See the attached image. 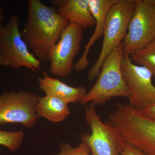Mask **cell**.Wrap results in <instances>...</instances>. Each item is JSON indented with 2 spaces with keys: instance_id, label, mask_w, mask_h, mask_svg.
<instances>
[{
  "instance_id": "9",
  "label": "cell",
  "mask_w": 155,
  "mask_h": 155,
  "mask_svg": "<svg viewBox=\"0 0 155 155\" xmlns=\"http://www.w3.org/2000/svg\"><path fill=\"white\" fill-rule=\"evenodd\" d=\"M83 38V29L77 24L69 23L50 55V72L58 77H68L74 68V58L79 53Z\"/></svg>"
},
{
  "instance_id": "21",
  "label": "cell",
  "mask_w": 155,
  "mask_h": 155,
  "mask_svg": "<svg viewBox=\"0 0 155 155\" xmlns=\"http://www.w3.org/2000/svg\"><path fill=\"white\" fill-rule=\"evenodd\" d=\"M151 2L155 5V0H151Z\"/></svg>"
},
{
  "instance_id": "2",
  "label": "cell",
  "mask_w": 155,
  "mask_h": 155,
  "mask_svg": "<svg viewBox=\"0 0 155 155\" xmlns=\"http://www.w3.org/2000/svg\"><path fill=\"white\" fill-rule=\"evenodd\" d=\"M107 121L118 131L123 141L146 155H155V120L129 104L119 103Z\"/></svg>"
},
{
  "instance_id": "17",
  "label": "cell",
  "mask_w": 155,
  "mask_h": 155,
  "mask_svg": "<svg viewBox=\"0 0 155 155\" xmlns=\"http://www.w3.org/2000/svg\"><path fill=\"white\" fill-rule=\"evenodd\" d=\"M59 147L60 152L57 155H91L88 145L83 141L76 147L72 146L68 143H61Z\"/></svg>"
},
{
  "instance_id": "16",
  "label": "cell",
  "mask_w": 155,
  "mask_h": 155,
  "mask_svg": "<svg viewBox=\"0 0 155 155\" xmlns=\"http://www.w3.org/2000/svg\"><path fill=\"white\" fill-rule=\"evenodd\" d=\"M24 137L25 134L22 130H0V145L6 147L11 151H16L22 144Z\"/></svg>"
},
{
  "instance_id": "3",
  "label": "cell",
  "mask_w": 155,
  "mask_h": 155,
  "mask_svg": "<svg viewBox=\"0 0 155 155\" xmlns=\"http://www.w3.org/2000/svg\"><path fill=\"white\" fill-rule=\"evenodd\" d=\"M123 46L122 42L106 58L96 82L79 101L81 105L90 103L95 107L116 97L129 98L130 93L121 68Z\"/></svg>"
},
{
  "instance_id": "11",
  "label": "cell",
  "mask_w": 155,
  "mask_h": 155,
  "mask_svg": "<svg viewBox=\"0 0 155 155\" xmlns=\"http://www.w3.org/2000/svg\"><path fill=\"white\" fill-rule=\"evenodd\" d=\"M118 0H88L92 14L95 20V28L88 42L84 47V51L78 61L74 64V68L78 71L84 70L88 67V55L90 50L95 43L102 36L106 16L112 6Z\"/></svg>"
},
{
  "instance_id": "1",
  "label": "cell",
  "mask_w": 155,
  "mask_h": 155,
  "mask_svg": "<svg viewBox=\"0 0 155 155\" xmlns=\"http://www.w3.org/2000/svg\"><path fill=\"white\" fill-rule=\"evenodd\" d=\"M27 9V18L21 30L22 38L38 60L49 61L53 49L69 22L54 6L39 0H29Z\"/></svg>"
},
{
  "instance_id": "6",
  "label": "cell",
  "mask_w": 155,
  "mask_h": 155,
  "mask_svg": "<svg viewBox=\"0 0 155 155\" xmlns=\"http://www.w3.org/2000/svg\"><path fill=\"white\" fill-rule=\"evenodd\" d=\"M85 119L91 132L82 133L81 138L88 145L91 155H121L122 137L107 121H102L91 104L85 108Z\"/></svg>"
},
{
  "instance_id": "7",
  "label": "cell",
  "mask_w": 155,
  "mask_h": 155,
  "mask_svg": "<svg viewBox=\"0 0 155 155\" xmlns=\"http://www.w3.org/2000/svg\"><path fill=\"white\" fill-rule=\"evenodd\" d=\"M155 40V5L151 0H136L135 11L123 41L124 54L141 49Z\"/></svg>"
},
{
  "instance_id": "10",
  "label": "cell",
  "mask_w": 155,
  "mask_h": 155,
  "mask_svg": "<svg viewBox=\"0 0 155 155\" xmlns=\"http://www.w3.org/2000/svg\"><path fill=\"white\" fill-rule=\"evenodd\" d=\"M121 68L123 78L130 93L129 104L139 110L155 103V86L151 72L134 64L130 57L124 54Z\"/></svg>"
},
{
  "instance_id": "14",
  "label": "cell",
  "mask_w": 155,
  "mask_h": 155,
  "mask_svg": "<svg viewBox=\"0 0 155 155\" xmlns=\"http://www.w3.org/2000/svg\"><path fill=\"white\" fill-rule=\"evenodd\" d=\"M69 104L55 97H39L36 107L39 118L43 117L53 123L61 122L70 114Z\"/></svg>"
},
{
  "instance_id": "4",
  "label": "cell",
  "mask_w": 155,
  "mask_h": 155,
  "mask_svg": "<svg viewBox=\"0 0 155 155\" xmlns=\"http://www.w3.org/2000/svg\"><path fill=\"white\" fill-rule=\"evenodd\" d=\"M136 5V0H118L108 11L103 32L101 49L87 74L90 81L98 76L106 58L124 41Z\"/></svg>"
},
{
  "instance_id": "5",
  "label": "cell",
  "mask_w": 155,
  "mask_h": 155,
  "mask_svg": "<svg viewBox=\"0 0 155 155\" xmlns=\"http://www.w3.org/2000/svg\"><path fill=\"white\" fill-rule=\"evenodd\" d=\"M17 15H12L5 26L0 30V66L14 69L25 67L40 70L41 61L31 52L22 38Z\"/></svg>"
},
{
  "instance_id": "15",
  "label": "cell",
  "mask_w": 155,
  "mask_h": 155,
  "mask_svg": "<svg viewBox=\"0 0 155 155\" xmlns=\"http://www.w3.org/2000/svg\"><path fill=\"white\" fill-rule=\"evenodd\" d=\"M130 58L134 64L147 68L155 78V40L145 47L131 54Z\"/></svg>"
},
{
  "instance_id": "18",
  "label": "cell",
  "mask_w": 155,
  "mask_h": 155,
  "mask_svg": "<svg viewBox=\"0 0 155 155\" xmlns=\"http://www.w3.org/2000/svg\"><path fill=\"white\" fill-rule=\"evenodd\" d=\"M121 155H146L133 145L124 142Z\"/></svg>"
},
{
  "instance_id": "12",
  "label": "cell",
  "mask_w": 155,
  "mask_h": 155,
  "mask_svg": "<svg viewBox=\"0 0 155 155\" xmlns=\"http://www.w3.org/2000/svg\"><path fill=\"white\" fill-rule=\"evenodd\" d=\"M38 80L40 89L45 95L55 97L68 104L79 102L87 92L83 86H69L58 78L50 77L45 72H43V77L39 78Z\"/></svg>"
},
{
  "instance_id": "13",
  "label": "cell",
  "mask_w": 155,
  "mask_h": 155,
  "mask_svg": "<svg viewBox=\"0 0 155 155\" xmlns=\"http://www.w3.org/2000/svg\"><path fill=\"white\" fill-rule=\"evenodd\" d=\"M57 11L69 23L77 24L83 30L95 26L88 0H63Z\"/></svg>"
},
{
  "instance_id": "8",
  "label": "cell",
  "mask_w": 155,
  "mask_h": 155,
  "mask_svg": "<svg viewBox=\"0 0 155 155\" xmlns=\"http://www.w3.org/2000/svg\"><path fill=\"white\" fill-rule=\"evenodd\" d=\"M39 97L25 91H5L0 95V125L17 123L31 128L39 118L36 107Z\"/></svg>"
},
{
  "instance_id": "19",
  "label": "cell",
  "mask_w": 155,
  "mask_h": 155,
  "mask_svg": "<svg viewBox=\"0 0 155 155\" xmlns=\"http://www.w3.org/2000/svg\"><path fill=\"white\" fill-rule=\"evenodd\" d=\"M140 110L144 116L155 120V103L147 106Z\"/></svg>"
},
{
  "instance_id": "20",
  "label": "cell",
  "mask_w": 155,
  "mask_h": 155,
  "mask_svg": "<svg viewBox=\"0 0 155 155\" xmlns=\"http://www.w3.org/2000/svg\"><path fill=\"white\" fill-rule=\"evenodd\" d=\"M3 20H4V16H3V11L2 8L0 7V30L3 27L2 24Z\"/></svg>"
}]
</instances>
